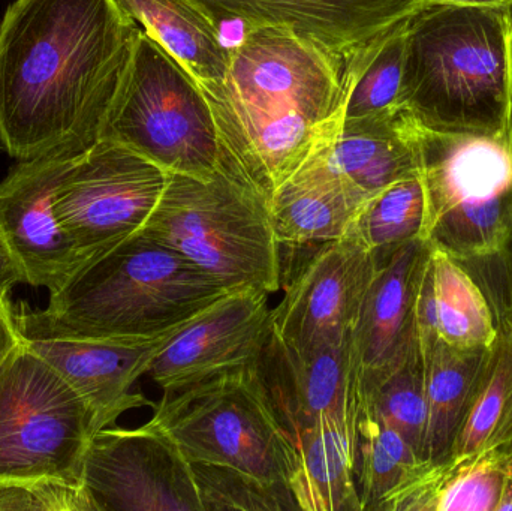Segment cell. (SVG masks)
I'll use <instances>...</instances> for the list:
<instances>
[{
	"mask_svg": "<svg viewBox=\"0 0 512 511\" xmlns=\"http://www.w3.org/2000/svg\"><path fill=\"white\" fill-rule=\"evenodd\" d=\"M138 27L116 0H15L0 20V146L15 161L101 140Z\"/></svg>",
	"mask_w": 512,
	"mask_h": 511,
	"instance_id": "1",
	"label": "cell"
},
{
	"mask_svg": "<svg viewBox=\"0 0 512 511\" xmlns=\"http://www.w3.org/2000/svg\"><path fill=\"white\" fill-rule=\"evenodd\" d=\"M364 51L346 57L288 27H252L225 77L198 83L222 156L265 200L336 140Z\"/></svg>",
	"mask_w": 512,
	"mask_h": 511,
	"instance_id": "2",
	"label": "cell"
},
{
	"mask_svg": "<svg viewBox=\"0 0 512 511\" xmlns=\"http://www.w3.org/2000/svg\"><path fill=\"white\" fill-rule=\"evenodd\" d=\"M230 291L140 230L81 264L47 308H17L23 336L153 342L177 335Z\"/></svg>",
	"mask_w": 512,
	"mask_h": 511,
	"instance_id": "3",
	"label": "cell"
},
{
	"mask_svg": "<svg viewBox=\"0 0 512 511\" xmlns=\"http://www.w3.org/2000/svg\"><path fill=\"white\" fill-rule=\"evenodd\" d=\"M400 107L427 131L512 146V8L418 9Z\"/></svg>",
	"mask_w": 512,
	"mask_h": 511,
	"instance_id": "4",
	"label": "cell"
},
{
	"mask_svg": "<svg viewBox=\"0 0 512 511\" xmlns=\"http://www.w3.org/2000/svg\"><path fill=\"white\" fill-rule=\"evenodd\" d=\"M141 230L188 258L230 293L282 287V245L268 201L222 156L210 179L170 174Z\"/></svg>",
	"mask_w": 512,
	"mask_h": 511,
	"instance_id": "5",
	"label": "cell"
},
{
	"mask_svg": "<svg viewBox=\"0 0 512 511\" xmlns=\"http://www.w3.org/2000/svg\"><path fill=\"white\" fill-rule=\"evenodd\" d=\"M150 422L189 464L228 468L291 491L297 446L280 422L259 365L164 393Z\"/></svg>",
	"mask_w": 512,
	"mask_h": 511,
	"instance_id": "6",
	"label": "cell"
},
{
	"mask_svg": "<svg viewBox=\"0 0 512 511\" xmlns=\"http://www.w3.org/2000/svg\"><path fill=\"white\" fill-rule=\"evenodd\" d=\"M101 138L170 174L210 179L221 165L218 126L203 89L140 27Z\"/></svg>",
	"mask_w": 512,
	"mask_h": 511,
	"instance_id": "7",
	"label": "cell"
},
{
	"mask_svg": "<svg viewBox=\"0 0 512 511\" xmlns=\"http://www.w3.org/2000/svg\"><path fill=\"white\" fill-rule=\"evenodd\" d=\"M417 140L427 203L424 240L457 261L504 248L512 237V146L418 125Z\"/></svg>",
	"mask_w": 512,
	"mask_h": 511,
	"instance_id": "8",
	"label": "cell"
},
{
	"mask_svg": "<svg viewBox=\"0 0 512 511\" xmlns=\"http://www.w3.org/2000/svg\"><path fill=\"white\" fill-rule=\"evenodd\" d=\"M95 434L86 402L21 338L0 366V482L81 486Z\"/></svg>",
	"mask_w": 512,
	"mask_h": 511,
	"instance_id": "9",
	"label": "cell"
},
{
	"mask_svg": "<svg viewBox=\"0 0 512 511\" xmlns=\"http://www.w3.org/2000/svg\"><path fill=\"white\" fill-rule=\"evenodd\" d=\"M168 176L149 159L105 138L72 159L54 207L84 263L146 225Z\"/></svg>",
	"mask_w": 512,
	"mask_h": 511,
	"instance_id": "10",
	"label": "cell"
},
{
	"mask_svg": "<svg viewBox=\"0 0 512 511\" xmlns=\"http://www.w3.org/2000/svg\"><path fill=\"white\" fill-rule=\"evenodd\" d=\"M81 486L93 511H204L191 464L152 422L96 432Z\"/></svg>",
	"mask_w": 512,
	"mask_h": 511,
	"instance_id": "11",
	"label": "cell"
},
{
	"mask_svg": "<svg viewBox=\"0 0 512 511\" xmlns=\"http://www.w3.org/2000/svg\"><path fill=\"white\" fill-rule=\"evenodd\" d=\"M376 252L354 237L318 243L271 309V332L298 350L340 344L351 336L364 296L378 269Z\"/></svg>",
	"mask_w": 512,
	"mask_h": 511,
	"instance_id": "12",
	"label": "cell"
},
{
	"mask_svg": "<svg viewBox=\"0 0 512 511\" xmlns=\"http://www.w3.org/2000/svg\"><path fill=\"white\" fill-rule=\"evenodd\" d=\"M270 294H225L186 324L150 363L149 377L164 393L228 372L255 368L271 336Z\"/></svg>",
	"mask_w": 512,
	"mask_h": 511,
	"instance_id": "13",
	"label": "cell"
},
{
	"mask_svg": "<svg viewBox=\"0 0 512 511\" xmlns=\"http://www.w3.org/2000/svg\"><path fill=\"white\" fill-rule=\"evenodd\" d=\"M429 251L430 243L417 239L376 252L378 269L349 338L358 414L373 390L418 341L415 306Z\"/></svg>",
	"mask_w": 512,
	"mask_h": 511,
	"instance_id": "14",
	"label": "cell"
},
{
	"mask_svg": "<svg viewBox=\"0 0 512 511\" xmlns=\"http://www.w3.org/2000/svg\"><path fill=\"white\" fill-rule=\"evenodd\" d=\"M74 158L17 161L0 182V236L26 284L50 293L84 263L54 207L57 186Z\"/></svg>",
	"mask_w": 512,
	"mask_h": 511,
	"instance_id": "15",
	"label": "cell"
},
{
	"mask_svg": "<svg viewBox=\"0 0 512 511\" xmlns=\"http://www.w3.org/2000/svg\"><path fill=\"white\" fill-rule=\"evenodd\" d=\"M219 27L239 21L245 29L288 27L328 50L357 56L405 23L420 0H191Z\"/></svg>",
	"mask_w": 512,
	"mask_h": 511,
	"instance_id": "16",
	"label": "cell"
},
{
	"mask_svg": "<svg viewBox=\"0 0 512 511\" xmlns=\"http://www.w3.org/2000/svg\"><path fill=\"white\" fill-rule=\"evenodd\" d=\"M259 372L271 404L294 443L298 434L327 420L357 422L349 339L298 350L271 332Z\"/></svg>",
	"mask_w": 512,
	"mask_h": 511,
	"instance_id": "17",
	"label": "cell"
},
{
	"mask_svg": "<svg viewBox=\"0 0 512 511\" xmlns=\"http://www.w3.org/2000/svg\"><path fill=\"white\" fill-rule=\"evenodd\" d=\"M173 336L153 342L23 335L21 338L86 402L98 432L114 426L126 411L152 407V402L141 393L132 392V387L146 377L150 363Z\"/></svg>",
	"mask_w": 512,
	"mask_h": 511,
	"instance_id": "18",
	"label": "cell"
},
{
	"mask_svg": "<svg viewBox=\"0 0 512 511\" xmlns=\"http://www.w3.org/2000/svg\"><path fill=\"white\" fill-rule=\"evenodd\" d=\"M331 144L313 153L268 200L271 225L282 246L342 239L366 201L334 167Z\"/></svg>",
	"mask_w": 512,
	"mask_h": 511,
	"instance_id": "19",
	"label": "cell"
},
{
	"mask_svg": "<svg viewBox=\"0 0 512 511\" xmlns=\"http://www.w3.org/2000/svg\"><path fill=\"white\" fill-rule=\"evenodd\" d=\"M512 453L498 446L421 462L376 511H498Z\"/></svg>",
	"mask_w": 512,
	"mask_h": 511,
	"instance_id": "20",
	"label": "cell"
},
{
	"mask_svg": "<svg viewBox=\"0 0 512 511\" xmlns=\"http://www.w3.org/2000/svg\"><path fill=\"white\" fill-rule=\"evenodd\" d=\"M418 338H439L460 350L495 347V321L477 282L459 261L430 243L417 306Z\"/></svg>",
	"mask_w": 512,
	"mask_h": 511,
	"instance_id": "21",
	"label": "cell"
},
{
	"mask_svg": "<svg viewBox=\"0 0 512 511\" xmlns=\"http://www.w3.org/2000/svg\"><path fill=\"white\" fill-rule=\"evenodd\" d=\"M331 161L364 198L420 174L417 125L405 108L343 119L331 144Z\"/></svg>",
	"mask_w": 512,
	"mask_h": 511,
	"instance_id": "22",
	"label": "cell"
},
{
	"mask_svg": "<svg viewBox=\"0 0 512 511\" xmlns=\"http://www.w3.org/2000/svg\"><path fill=\"white\" fill-rule=\"evenodd\" d=\"M424 365L427 426L424 462L450 458L454 441L492 362L490 350H460L439 338H418Z\"/></svg>",
	"mask_w": 512,
	"mask_h": 511,
	"instance_id": "23",
	"label": "cell"
},
{
	"mask_svg": "<svg viewBox=\"0 0 512 511\" xmlns=\"http://www.w3.org/2000/svg\"><path fill=\"white\" fill-rule=\"evenodd\" d=\"M291 483L298 510L361 511L355 483L357 422L331 419L298 434Z\"/></svg>",
	"mask_w": 512,
	"mask_h": 511,
	"instance_id": "24",
	"label": "cell"
},
{
	"mask_svg": "<svg viewBox=\"0 0 512 511\" xmlns=\"http://www.w3.org/2000/svg\"><path fill=\"white\" fill-rule=\"evenodd\" d=\"M116 2L198 83H210L225 77L230 66L231 47L224 44L221 27L191 0Z\"/></svg>",
	"mask_w": 512,
	"mask_h": 511,
	"instance_id": "25",
	"label": "cell"
},
{
	"mask_svg": "<svg viewBox=\"0 0 512 511\" xmlns=\"http://www.w3.org/2000/svg\"><path fill=\"white\" fill-rule=\"evenodd\" d=\"M426 216L423 179L421 174H415L367 198L346 234L369 251H390L412 240L424 239Z\"/></svg>",
	"mask_w": 512,
	"mask_h": 511,
	"instance_id": "26",
	"label": "cell"
},
{
	"mask_svg": "<svg viewBox=\"0 0 512 511\" xmlns=\"http://www.w3.org/2000/svg\"><path fill=\"white\" fill-rule=\"evenodd\" d=\"M421 464L399 432L372 411H360L355 446V483L361 511H376L405 477Z\"/></svg>",
	"mask_w": 512,
	"mask_h": 511,
	"instance_id": "27",
	"label": "cell"
},
{
	"mask_svg": "<svg viewBox=\"0 0 512 511\" xmlns=\"http://www.w3.org/2000/svg\"><path fill=\"white\" fill-rule=\"evenodd\" d=\"M364 410L372 411L385 425L399 432L424 462L427 404L420 341L373 390L360 408Z\"/></svg>",
	"mask_w": 512,
	"mask_h": 511,
	"instance_id": "28",
	"label": "cell"
},
{
	"mask_svg": "<svg viewBox=\"0 0 512 511\" xmlns=\"http://www.w3.org/2000/svg\"><path fill=\"white\" fill-rule=\"evenodd\" d=\"M408 21L409 18L361 56L343 119H358L400 107Z\"/></svg>",
	"mask_w": 512,
	"mask_h": 511,
	"instance_id": "29",
	"label": "cell"
},
{
	"mask_svg": "<svg viewBox=\"0 0 512 511\" xmlns=\"http://www.w3.org/2000/svg\"><path fill=\"white\" fill-rule=\"evenodd\" d=\"M204 511H297L294 495L228 468L191 464Z\"/></svg>",
	"mask_w": 512,
	"mask_h": 511,
	"instance_id": "30",
	"label": "cell"
},
{
	"mask_svg": "<svg viewBox=\"0 0 512 511\" xmlns=\"http://www.w3.org/2000/svg\"><path fill=\"white\" fill-rule=\"evenodd\" d=\"M511 387L512 359L507 347L496 338L492 362L463 420L451 456L469 455L489 447L507 410Z\"/></svg>",
	"mask_w": 512,
	"mask_h": 511,
	"instance_id": "31",
	"label": "cell"
},
{
	"mask_svg": "<svg viewBox=\"0 0 512 511\" xmlns=\"http://www.w3.org/2000/svg\"><path fill=\"white\" fill-rule=\"evenodd\" d=\"M459 263L486 296L498 339L507 347L512 359V237L504 248L493 254ZM489 446H498L512 453V387L507 410Z\"/></svg>",
	"mask_w": 512,
	"mask_h": 511,
	"instance_id": "32",
	"label": "cell"
},
{
	"mask_svg": "<svg viewBox=\"0 0 512 511\" xmlns=\"http://www.w3.org/2000/svg\"><path fill=\"white\" fill-rule=\"evenodd\" d=\"M0 511H93L83 486L53 480L0 482Z\"/></svg>",
	"mask_w": 512,
	"mask_h": 511,
	"instance_id": "33",
	"label": "cell"
},
{
	"mask_svg": "<svg viewBox=\"0 0 512 511\" xmlns=\"http://www.w3.org/2000/svg\"><path fill=\"white\" fill-rule=\"evenodd\" d=\"M21 332L17 323V308L9 294L0 296V366L12 350L20 344Z\"/></svg>",
	"mask_w": 512,
	"mask_h": 511,
	"instance_id": "34",
	"label": "cell"
},
{
	"mask_svg": "<svg viewBox=\"0 0 512 511\" xmlns=\"http://www.w3.org/2000/svg\"><path fill=\"white\" fill-rule=\"evenodd\" d=\"M20 284H26L23 270L0 236V296L11 293L12 288Z\"/></svg>",
	"mask_w": 512,
	"mask_h": 511,
	"instance_id": "35",
	"label": "cell"
},
{
	"mask_svg": "<svg viewBox=\"0 0 512 511\" xmlns=\"http://www.w3.org/2000/svg\"><path fill=\"white\" fill-rule=\"evenodd\" d=\"M421 5L474 6V8H512V0H420Z\"/></svg>",
	"mask_w": 512,
	"mask_h": 511,
	"instance_id": "36",
	"label": "cell"
},
{
	"mask_svg": "<svg viewBox=\"0 0 512 511\" xmlns=\"http://www.w3.org/2000/svg\"><path fill=\"white\" fill-rule=\"evenodd\" d=\"M498 511H512V465L510 471H508L507 479H505Z\"/></svg>",
	"mask_w": 512,
	"mask_h": 511,
	"instance_id": "37",
	"label": "cell"
}]
</instances>
